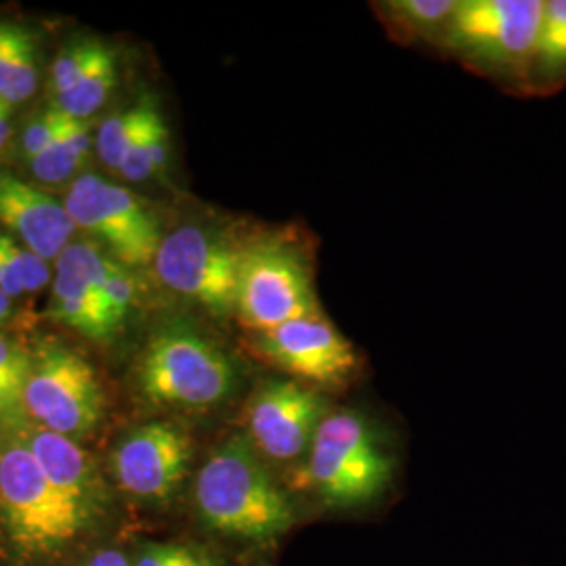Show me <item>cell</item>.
<instances>
[{
	"instance_id": "obj_27",
	"label": "cell",
	"mask_w": 566,
	"mask_h": 566,
	"mask_svg": "<svg viewBox=\"0 0 566 566\" xmlns=\"http://www.w3.org/2000/svg\"><path fill=\"white\" fill-rule=\"evenodd\" d=\"M32 369V355L21 346L0 336V380L25 388Z\"/></svg>"
},
{
	"instance_id": "obj_15",
	"label": "cell",
	"mask_w": 566,
	"mask_h": 566,
	"mask_svg": "<svg viewBox=\"0 0 566 566\" xmlns=\"http://www.w3.org/2000/svg\"><path fill=\"white\" fill-rule=\"evenodd\" d=\"M23 441L61 495L95 523L105 504V486L88 453L76 441L46 428L23 426Z\"/></svg>"
},
{
	"instance_id": "obj_11",
	"label": "cell",
	"mask_w": 566,
	"mask_h": 566,
	"mask_svg": "<svg viewBox=\"0 0 566 566\" xmlns=\"http://www.w3.org/2000/svg\"><path fill=\"white\" fill-rule=\"evenodd\" d=\"M327 416L319 390L296 380H269L250 399L245 411L248 441L269 460H301Z\"/></svg>"
},
{
	"instance_id": "obj_4",
	"label": "cell",
	"mask_w": 566,
	"mask_h": 566,
	"mask_svg": "<svg viewBox=\"0 0 566 566\" xmlns=\"http://www.w3.org/2000/svg\"><path fill=\"white\" fill-rule=\"evenodd\" d=\"M544 7V0L458 2L443 41L489 74L531 93Z\"/></svg>"
},
{
	"instance_id": "obj_28",
	"label": "cell",
	"mask_w": 566,
	"mask_h": 566,
	"mask_svg": "<svg viewBox=\"0 0 566 566\" xmlns=\"http://www.w3.org/2000/svg\"><path fill=\"white\" fill-rule=\"evenodd\" d=\"M0 290L9 298H20L25 294L18 259V243L4 233H0Z\"/></svg>"
},
{
	"instance_id": "obj_17",
	"label": "cell",
	"mask_w": 566,
	"mask_h": 566,
	"mask_svg": "<svg viewBox=\"0 0 566 566\" xmlns=\"http://www.w3.org/2000/svg\"><path fill=\"white\" fill-rule=\"evenodd\" d=\"M168 160H170L168 126L158 107L151 103L147 118L143 122V128L133 147L128 149L118 172L128 181H149L154 177L164 175Z\"/></svg>"
},
{
	"instance_id": "obj_1",
	"label": "cell",
	"mask_w": 566,
	"mask_h": 566,
	"mask_svg": "<svg viewBox=\"0 0 566 566\" xmlns=\"http://www.w3.org/2000/svg\"><path fill=\"white\" fill-rule=\"evenodd\" d=\"M193 500L203 525L233 539L269 544L296 523L287 493L248 437H231L206 460Z\"/></svg>"
},
{
	"instance_id": "obj_19",
	"label": "cell",
	"mask_w": 566,
	"mask_h": 566,
	"mask_svg": "<svg viewBox=\"0 0 566 566\" xmlns=\"http://www.w3.org/2000/svg\"><path fill=\"white\" fill-rule=\"evenodd\" d=\"M39 86V61L32 36L15 28V34L0 55V99L18 105L34 95Z\"/></svg>"
},
{
	"instance_id": "obj_26",
	"label": "cell",
	"mask_w": 566,
	"mask_h": 566,
	"mask_svg": "<svg viewBox=\"0 0 566 566\" xmlns=\"http://www.w3.org/2000/svg\"><path fill=\"white\" fill-rule=\"evenodd\" d=\"M61 120H63V114L60 109H51L25 126L21 135V151L25 163L41 156L42 151L51 145L55 135L60 133Z\"/></svg>"
},
{
	"instance_id": "obj_10",
	"label": "cell",
	"mask_w": 566,
	"mask_h": 566,
	"mask_svg": "<svg viewBox=\"0 0 566 566\" xmlns=\"http://www.w3.org/2000/svg\"><path fill=\"white\" fill-rule=\"evenodd\" d=\"M254 348L266 364L277 367L290 380L315 390L343 388L357 369V353L343 332L324 313L259 332Z\"/></svg>"
},
{
	"instance_id": "obj_33",
	"label": "cell",
	"mask_w": 566,
	"mask_h": 566,
	"mask_svg": "<svg viewBox=\"0 0 566 566\" xmlns=\"http://www.w3.org/2000/svg\"><path fill=\"white\" fill-rule=\"evenodd\" d=\"M11 107L9 103L0 99V151L2 147L9 142V135H11Z\"/></svg>"
},
{
	"instance_id": "obj_16",
	"label": "cell",
	"mask_w": 566,
	"mask_h": 566,
	"mask_svg": "<svg viewBox=\"0 0 566 566\" xmlns=\"http://www.w3.org/2000/svg\"><path fill=\"white\" fill-rule=\"evenodd\" d=\"M566 84V0H547L531 70V93H554Z\"/></svg>"
},
{
	"instance_id": "obj_13",
	"label": "cell",
	"mask_w": 566,
	"mask_h": 566,
	"mask_svg": "<svg viewBox=\"0 0 566 566\" xmlns=\"http://www.w3.org/2000/svg\"><path fill=\"white\" fill-rule=\"evenodd\" d=\"M97 256L99 248L86 242H72L61 252L55 261L53 303L49 315L88 338L103 340L116 329L103 301Z\"/></svg>"
},
{
	"instance_id": "obj_31",
	"label": "cell",
	"mask_w": 566,
	"mask_h": 566,
	"mask_svg": "<svg viewBox=\"0 0 566 566\" xmlns=\"http://www.w3.org/2000/svg\"><path fill=\"white\" fill-rule=\"evenodd\" d=\"M65 142L72 147V151L84 160L91 151V145H93V137H91V120H76V118H70L65 116Z\"/></svg>"
},
{
	"instance_id": "obj_23",
	"label": "cell",
	"mask_w": 566,
	"mask_h": 566,
	"mask_svg": "<svg viewBox=\"0 0 566 566\" xmlns=\"http://www.w3.org/2000/svg\"><path fill=\"white\" fill-rule=\"evenodd\" d=\"M63 128H65V114H63L60 133L55 135V139L42 151L41 156H36L34 160L28 163L30 172L39 181L49 182V185L67 181L82 164L81 158L72 151V147L65 142Z\"/></svg>"
},
{
	"instance_id": "obj_21",
	"label": "cell",
	"mask_w": 566,
	"mask_h": 566,
	"mask_svg": "<svg viewBox=\"0 0 566 566\" xmlns=\"http://www.w3.org/2000/svg\"><path fill=\"white\" fill-rule=\"evenodd\" d=\"M458 2L453 0H392L386 2L388 20L409 36H428L446 32Z\"/></svg>"
},
{
	"instance_id": "obj_20",
	"label": "cell",
	"mask_w": 566,
	"mask_h": 566,
	"mask_svg": "<svg viewBox=\"0 0 566 566\" xmlns=\"http://www.w3.org/2000/svg\"><path fill=\"white\" fill-rule=\"evenodd\" d=\"M149 107H151V99H143L135 107L109 116L99 126L95 145H97V154H99L102 163L107 168L120 170L128 149L133 147V143L143 128V122L147 118Z\"/></svg>"
},
{
	"instance_id": "obj_2",
	"label": "cell",
	"mask_w": 566,
	"mask_h": 566,
	"mask_svg": "<svg viewBox=\"0 0 566 566\" xmlns=\"http://www.w3.org/2000/svg\"><path fill=\"white\" fill-rule=\"evenodd\" d=\"M395 462L376 430L357 411H332L317 428L301 468V483L324 504L353 507L380 497Z\"/></svg>"
},
{
	"instance_id": "obj_5",
	"label": "cell",
	"mask_w": 566,
	"mask_h": 566,
	"mask_svg": "<svg viewBox=\"0 0 566 566\" xmlns=\"http://www.w3.org/2000/svg\"><path fill=\"white\" fill-rule=\"evenodd\" d=\"M143 395L158 405L212 407L235 386V369L223 350L187 327L158 332L139 364Z\"/></svg>"
},
{
	"instance_id": "obj_7",
	"label": "cell",
	"mask_w": 566,
	"mask_h": 566,
	"mask_svg": "<svg viewBox=\"0 0 566 566\" xmlns=\"http://www.w3.org/2000/svg\"><path fill=\"white\" fill-rule=\"evenodd\" d=\"M23 403L42 428L72 441L91 434L105 411L95 369L74 350L49 343L32 357Z\"/></svg>"
},
{
	"instance_id": "obj_12",
	"label": "cell",
	"mask_w": 566,
	"mask_h": 566,
	"mask_svg": "<svg viewBox=\"0 0 566 566\" xmlns=\"http://www.w3.org/2000/svg\"><path fill=\"white\" fill-rule=\"evenodd\" d=\"M193 458V443L181 426L149 422L128 432L114 453L118 485L145 502L164 504L177 489Z\"/></svg>"
},
{
	"instance_id": "obj_32",
	"label": "cell",
	"mask_w": 566,
	"mask_h": 566,
	"mask_svg": "<svg viewBox=\"0 0 566 566\" xmlns=\"http://www.w3.org/2000/svg\"><path fill=\"white\" fill-rule=\"evenodd\" d=\"M84 566H135L122 554L120 549H103L93 554Z\"/></svg>"
},
{
	"instance_id": "obj_18",
	"label": "cell",
	"mask_w": 566,
	"mask_h": 566,
	"mask_svg": "<svg viewBox=\"0 0 566 566\" xmlns=\"http://www.w3.org/2000/svg\"><path fill=\"white\" fill-rule=\"evenodd\" d=\"M116 81V57L107 46H103L102 53L93 61V65L86 70L81 81L60 97H55V109H60L61 114L70 118L88 120L97 109H102L103 103L107 102Z\"/></svg>"
},
{
	"instance_id": "obj_30",
	"label": "cell",
	"mask_w": 566,
	"mask_h": 566,
	"mask_svg": "<svg viewBox=\"0 0 566 566\" xmlns=\"http://www.w3.org/2000/svg\"><path fill=\"white\" fill-rule=\"evenodd\" d=\"M25 403L23 388L0 380V426L2 428H23L25 426Z\"/></svg>"
},
{
	"instance_id": "obj_34",
	"label": "cell",
	"mask_w": 566,
	"mask_h": 566,
	"mask_svg": "<svg viewBox=\"0 0 566 566\" xmlns=\"http://www.w3.org/2000/svg\"><path fill=\"white\" fill-rule=\"evenodd\" d=\"M15 28L18 25H11V23H0V55L4 53V49L9 46V42L15 34Z\"/></svg>"
},
{
	"instance_id": "obj_35",
	"label": "cell",
	"mask_w": 566,
	"mask_h": 566,
	"mask_svg": "<svg viewBox=\"0 0 566 566\" xmlns=\"http://www.w3.org/2000/svg\"><path fill=\"white\" fill-rule=\"evenodd\" d=\"M9 308H11V298L0 290V324L7 319L9 315Z\"/></svg>"
},
{
	"instance_id": "obj_24",
	"label": "cell",
	"mask_w": 566,
	"mask_h": 566,
	"mask_svg": "<svg viewBox=\"0 0 566 566\" xmlns=\"http://www.w3.org/2000/svg\"><path fill=\"white\" fill-rule=\"evenodd\" d=\"M103 46L105 44L102 42L82 41L61 51L51 70V93L60 97L65 91H70L86 74L93 61L97 60Z\"/></svg>"
},
{
	"instance_id": "obj_9",
	"label": "cell",
	"mask_w": 566,
	"mask_h": 566,
	"mask_svg": "<svg viewBox=\"0 0 566 566\" xmlns=\"http://www.w3.org/2000/svg\"><path fill=\"white\" fill-rule=\"evenodd\" d=\"M242 254L223 235L182 224L164 238L154 264L166 287L217 317H227L235 313Z\"/></svg>"
},
{
	"instance_id": "obj_14",
	"label": "cell",
	"mask_w": 566,
	"mask_h": 566,
	"mask_svg": "<svg viewBox=\"0 0 566 566\" xmlns=\"http://www.w3.org/2000/svg\"><path fill=\"white\" fill-rule=\"evenodd\" d=\"M0 223L44 261H57L76 233L63 203L9 170H0Z\"/></svg>"
},
{
	"instance_id": "obj_25",
	"label": "cell",
	"mask_w": 566,
	"mask_h": 566,
	"mask_svg": "<svg viewBox=\"0 0 566 566\" xmlns=\"http://www.w3.org/2000/svg\"><path fill=\"white\" fill-rule=\"evenodd\" d=\"M135 566H223L208 549L193 544H145Z\"/></svg>"
},
{
	"instance_id": "obj_3",
	"label": "cell",
	"mask_w": 566,
	"mask_h": 566,
	"mask_svg": "<svg viewBox=\"0 0 566 566\" xmlns=\"http://www.w3.org/2000/svg\"><path fill=\"white\" fill-rule=\"evenodd\" d=\"M0 521L13 546L49 556L93 525L46 479L23 437L0 441Z\"/></svg>"
},
{
	"instance_id": "obj_22",
	"label": "cell",
	"mask_w": 566,
	"mask_h": 566,
	"mask_svg": "<svg viewBox=\"0 0 566 566\" xmlns=\"http://www.w3.org/2000/svg\"><path fill=\"white\" fill-rule=\"evenodd\" d=\"M97 277L112 325L114 329H118L130 315L133 304L137 301V283L126 264L114 261L103 250L97 256Z\"/></svg>"
},
{
	"instance_id": "obj_8",
	"label": "cell",
	"mask_w": 566,
	"mask_h": 566,
	"mask_svg": "<svg viewBox=\"0 0 566 566\" xmlns=\"http://www.w3.org/2000/svg\"><path fill=\"white\" fill-rule=\"evenodd\" d=\"M63 206L76 229L105 243L114 261L128 269L156 261L164 240L160 223L133 191L97 175H82L72 182Z\"/></svg>"
},
{
	"instance_id": "obj_6",
	"label": "cell",
	"mask_w": 566,
	"mask_h": 566,
	"mask_svg": "<svg viewBox=\"0 0 566 566\" xmlns=\"http://www.w3.org/2000/svg\"><path fill=\"white\" fill-rule=\"evenodd\" d=\"M313 273L301 250L285 242H264L243 250L235 315L252 332L319 313Z\"/></svg>"
},
{
	"instance_id": "obj_29",
	"label": "cell",
	"mask_w": 566,
	"mask_h": 566,
	"mask_svg": "<svg viewBox=\"0 0 566 566\" xmlns=\"http://www.w3.org/2000/svg\"><path fill=\"white\" fill-rule=\"evenodd\" d=\"M18 259H20L21 280H23L25 292H39L53 280L55 273H51L49 261H44L36 252L18 245Z\"/></svg>"
}]
</instances>
